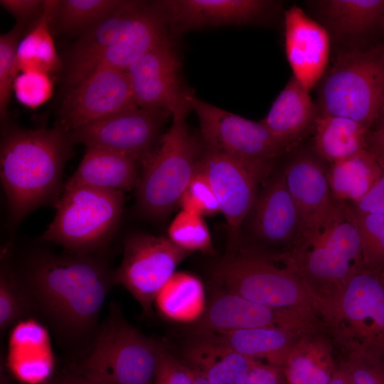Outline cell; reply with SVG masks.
<instances>
[{
  "label": "cell",
  "instance_id": "cell-28",
  "mask_svg": "<svg viewBox=\"0 0 384 384\" xmlns=\"http://www.w3.org/2000/svg\"><path fill=\"white\" fill-rule=\"evenodd\" d=\"M383 171L368 149L331 164L326 176L332 198L338 203H356L375 184Z\"/></svg>",
  "mask_w": 384,
  "mask_h": 384
},
{
  "label": "cell",
  "instance_id": "cell-41",
  "mask_svg": "<svg viewBox=\"0 0 384 384\" xmlns=\"http://www.w3.org/2000/svg\"><path fill=\"white\" fill-rule=\"evenodd\" d=\"M352 384H384V363L371 353L353 354L345 366Z\"/></svg>",
  "mask_w": 384,
  "mask_h": 384
},
{
  "label": "cell",
  "instance_id": "cell-45",
  "mask_svg": "<svg viewBox=\"0 0 384 384\" xmlns=\"http://www.w3.org/2000/svg\"><path fill=\"white\" fill-rule=\"evenodd\" d=\"M244 384H284L282 368L258 361L250 370Z\"/></svg>",
  "mask_w": 384,
  "mask_h": 384
},
{
  "label": "cell",
  "instance_id": "cell-32",
  "mask_svg": "<svg viewBox=\"0 0 384 384\" xmlns=\"http://www.w3.org/2000/svg\"><path fill=\"white\" fill-rule=\"evenodd\" d=\"M282 370L284 384H329L335 371L329 347L308 338L294 343Z\"/></svg>",
  "mask_w": 384,
  "mask_h": 384
},
{
  "label": "cell",
  "instance_id": "cell-16",
  "mask_svg": "<svg viewBox=\"0 0 384 384\" xmlns=\"http://www.w3.org/2000/svg\"><path fill=\"white\" fill-rule=\"evenodd\" d=\"M164 19L173 40L187 31L242 25L259 19L274 3L265 0H164L151 2Z\"/></svg>",
  "mask_w": 384,
  "mask_h": 384
},
{
  "label": "cell",
  "instance_id": "cell-19",
  "mask_svg": "<svg viewBox=\"0 0 384 384\" xmlns=\"http://www.w3.org/2000/svg\"><path fill=\"white\" fill-rule=\"evenodd\" d=\"M250 229L260 241L292 246L302 224L296 204L287 187L283 170L267 181L251 209Z\"/></svg>",
  "mask_w": 384,
  "mask_h": 384
},
{
  "label": "cell",
  "instance_id": "cell-43",
  "mask_svg": "<svg viewBox=\"0 0 384 384\" xmlns=\"http://www.w3.org/2000/svg\"><path fill=\"white\" fill-rule=\"evenodd\" d=\"M351 206L358 213L384 215V171L368 192L361 200Z\"/></svg>",
  "mask_w": 384,
  "mask_h": 384
},
{
  "label": "cell",
  "instance_id": "cell-51",
  "mask_svg": "<svg viewBox=\"0 0 384 384\" xmlns=\"http://www.w3.org/2000/svg\"><path fill=\"white\" fill-rule=\"evenodd\" d=\"M47 384H71V383H70L68 378H66L65 380L63 381L50 383H47Z\"/></svg>",
  "mask_w": 384,
  "mask_h": 384
},
{
  "label": "cell",
  "instance_id": "cell-24",
  "mask_svg": "<svg viewBox=\"0 0 384 384\" xmlns=\"http://www.w3.org/2000/svg\"><path fill=\"white\" fill-rule=\"evenodd\" d=\"M141 170V164L129 156L104 149L86 147L78 167L63 188L130 190L136 187Z\"/></svg>",
  "mask_w": 384,
  "mask_h": 384
},
{
  "label": "cell",
  "instance_id": "cell-50",
  "mask_svg": "<svg viewBox=\"0 0 384 384\" xmlns=\"http://www.w3.org/2000/svg\"><path fill=\"white\" fill-rule=\"evenodd\" d=\"M378 122V127L377 129L384 132V102L380 110L376 120Z\"/></svg>",
  "mask_w": 384,
  "mask_h": 384
},
{
  "label": "cell",
  "instance_id": "cell-12",
  "mask_svg": "<svg viewBox=\"0 0 384 384\" xmlns=\"http://www.w3.org/2000/svg\"><path fill=\"white\" fill-rule=\"evenodd\" d=\"M171 113L139 107L90 123L69 133L73 144L96 147L129 156L142 167L157 146Z\"/></svg>",
  "mask_w": 384,
  "mask_h": 384
},
{
  "label": "cell",
  "instance_id": "cell-31",
  "mask_svg": "<svg viewBox=\"0 0 384 384\" xmlns=\"http://www.w3.org/2000/svg\"><path fill=\"white\" fill-rule=\"evenodd\" d=\"M154 304L169 320L180 323L198 321L206 309L203 284L191 273L175 272L158 292Z\"/></svg>",
  "mask_w": 384,
  "mask_h": 384
},
{
  "label": "cell",
  "instance_id": "cell-9",
  "mask_svg": "<svg viewBox=\"0 0 384 384\" xmlns=\"http://www.w3.org/2000/svg\"><path fill=\"white\" fill-rule=\"evenodd\" d=\"M318 100L319 114L348 118L369 129L384 102V49L339 55L322 78Z\"/></svg>",
  "mask_w": 384,
  "mask_h": 384
},
{
  "label": "cell",
  "instance_id": "cell-13",
  "mask_svg": "<svg viewBox=\"0 0 384 384\" xmlns=\"http://www.w3.org/2000/svg\"><path fill=\"white\" fill-rule=\"evenodd\" d=\"M180 60L169 38L134 62L126 70L139 107L164 110L172 117H186L191 110V90L184 85Z\"/></svg>",
  "mask_w": 384,
  "mask_h": 384
},
{
  "label": "cell",
  "instance_id": "cell-47",
  "mask_svg": "<svg viewBox=\"0 0 384 384\" xmlns=\"http://www.w3.org/2000/svg\"><path fill=\"white\" fill-rule=\"evenodd\" d=\"M329 384H352L346 367L335 370Z\"/></svg>",
  "mask_w": 384,
  "mask_h": 384
},
{
  "label": "cell",
  "instance_id": "cell-40",
  "mask_svg": "<svg viewBox=\"0 0 384 384\" xmlns=\"http://www.w3.org/2000/svg\"><path fill=\"white\" fill-rule=\"evenodd\" d=\"M18 101L29 108L46 102L53 94V82L48 73L27 71L18 74L13 85Z\"/></svg>",
  "mask_w": 384,
  "mask_h": 384
},
{
  "label": "cell",
  "instance_id": "cell-30",
  "mask_svg": "<svg viewBox=\"0 0 384 384\" xmlns=\"http://www.w3.org/2000/svg\"><path fill=\"white\" fill-rule=\"evenodd\" d=\"M60 1H44L37 21L17 48L18 72L36 71L50 73L60 67L50 27Z\"/></svg>",
  "mask_w": 384,
  "mask_h": 384
},
{
  "label": "cell",
  "instance_id": "cell-52",
  "mask_svg": "<svg viewBox=\"0 0 384 384\" xmlns=\"http://www.w3.org/2000/svg\"><path fill=\"white\" fill-rule=\"evenodd\" d=\"M376 159V158H375ZM382 169L384 171V159H377Z\"/></svg>",
  "mask_w": 384,
  "mask_h": 384
},
{
  "label": "cell",
  "instance_id": "cell-49",
  "mask_svg": "<svg viewBox=\"0 0 384 384\" xmlns=\"http://www.w3.org/2000/svg\"><path fill=\"white\" fill-rule=\"evenodd\" d=\"M68 378L71 384H98V383L90 381L79 375H71V376L68 377Z\"/></svg>",
  "mask_w": 384,
  "mask_h": 384
},
{
  "label": "cell",
  "instance_id": "cell-7",
  "mask_svg": "<svg viewBox=\"0 0 384 384\" xmlns=\"http://www.w3.org/2000/svg\"><path fill=\"white\" fill-rule=\"evenodd\" d=\"M330 296L316 294L320 311L353 354H384V283L378 273L361 270Z\"/></svg>",
  "mask_w": 384,
  "mask_h": 384
},
{
  "label": "cell",
  "instance_id": "cell-15",
  "mask_svg": "<svg viewBox=\"0 0 384 384\" xmlns=\"http://www.w3.org/2000/svg\"><path fill=\"white\" fill-rule=\"evenodd\" d=\"M197 169L208 180L228 229L230 247L236 245L244 220L258 195L259 185L267 176L226 155L206 149Z\"/></svg>",
  "mask_w": 384,
  "mask_h": 384
},
{
  "label": "cell",
  "instance_id": "cell-39",
  "mask_svg": "<svg viewBox=\"0 0 384 384\" xmlns=\"http://www.w3.org/2000/svg\"><path fill=\"white\" fill-rule=\"evenodd\" d=\"M178 206L181 210L203 217L220 213L218 201L208 180L198 169L184 190Z\"/></svg>",
  "mask_w": 384,
  "mask_h": 384
},
{
  "label": "cell",
  "instance_id": "cell-3",
  "mask_svg": "<svg viewBox=\"0 0 384 384\" xmlns=\"http://www.w3.org/2000/svg\"><path fill=\"white\" fill-rule=\"evenodd\" d=\"M276 258L313 291L319 285L331 293L363 270L361 243L351 205L336 201L320 223L303 230L289 250Z\"/></svg>",
  "mask_w": 384,
  "mask_h": 384
},
{
  "label": "cell",
  "instance_id": "cell-20",
  "mask_svg": "<svg viewBox=\"0 0 384 384\" xmlns=\"http://www.w3.org/2000/svg\"><path fill=\"white\" fill-rule=\"evenodd\" d=\"M151 4L148 3L140 19L122 38L66 74L68 83L74 87L100 69L127 70L146 52L171 38L164 19Z\"/></svg>",
  "mask_w": 384,
  "mask_h": 384
},
{
  "label": "cell",
  "instance_id": "cell-46",
  "mask_svg": "<svg viewBox=\"0 0 384 384\" xmlns=\"http://www.w3.org/2000/svg\"><path fill=\"white\" fill-rule=\"evenodd\" d=\"M368 149L376 159H384V132L376 129L368 133Z\"/></svg>",
  "mask_w": 384,
  "mask_h": 384
},
{
  "label": "cell",
  "instance_id": "cell-18",
  "mask_svg": "<svg viewBox=\"0 0 384 384\" xmlns=\"http://www.w3.org/2000/svg\"><path fill=\"white\" fill-rule=\"evenodd\" d=\"M285 50L294 77L309 91L323 78L330 42L326 29L296 5L284 12Z\"/></svg>",
  "mask_w": 384,
  "mask_h": 384
},
{
  "label": "cell",
  "instance_id": "cell-23",
  "mask_svg": "<svg viewBox=\"0 0 384 384\" xmlns=\"http://www.w3.org/2000/svg\"><path fill=\"white\" fill-rule=\"evenodd\" d=\"M53 363L46 329L33 320L19 322L9 338L8 365L14 375L26 384H43Z\"/></svg>",
  "mask_w": 384,
  "mask_h": 384
},
{
  "label": "cell",
  "instance_id": "cell-26",
  "mask_svg": "<svg viewBox=\"0 0 384 384\" xmlns=\"http://www.w3.org/2000/svg\"><path fill=\"white\" fill-rule=\"evenodd\" d=\"M147 4L128 1L122 9L82 33L69 55L66 74L122 38L140 19Z\"/></svg>",
  "mask_w": 384,
  "mask_h": 384
},
{
  "label": "cell",
  "instance_id": "cell-8",
  "mask_svg": "<svg viewBox=\"0 0 384 384\" xmlns=\"http://www.w3.org/2000/svg\"><path fill=\"white\" fill-rule=\"evenodd\" d=\"M110 312L84 353L79 375L98 384H154L161 346L117 309Z\"/></svg>",
  "mask_w": 384,
  "mask_h": 384
},
{
  "label": "cell",
  "instance_id": "cell-4",
  "mask_svg": "<svg viewBox=\"0 0 384 384\" xmlns=\"http://www.w3.org/2000/svg\"><path fill=\"white\" fill-rule=\"evenodd\" d=\"M186 118L172 117L171 125L142 165L135 187L137 207L151 220L164 219L178 206L196 171L201 154Z\"/></svg>",
  "mask_w": 384,
  "mask_h": 384
},
{
  "label": "cell",
  "instance_id": "cell-14",
  "mask_svg": "<svg viewBox=\"0 0 384 384\" xmlns=\"http://www.w3.org/2000/svg\"><path fill=\"white\" fill-rule=\"evenodd\" d=\"M137 107L127 71L100 69L73 87L60 107L55 126L70 133Z\"/></svg>",
  "mask_w": 384,
  "mask_h": 384
},
{
  "label": "cell",
  "instance_id": "cell-38",
  "mask_svg": "<svg viewBox=\"0 0 384 384\" xmlns=\"http://www.w3.org/2000/svg\"><path fill=\"white\" fill-rule=\"evenodd\" d=\"M28 309L11 268L1 267L0 276V329L6 331Z\"/></svg>",
  "mask_w": 384,
  "mask_h": 384
},
{
  "label": "cell",
  "instance_id": "cell-44",
  "mask_svg": "<svg viewBox=\"0 0 384 384\" xmlns=\"http://www.w3.org/2000/svg\"><path fill=\"white\" fill-rule=\"evenodd\" d=\"M41 0H1L0 4L15 17L17 23L25 26L31 19L38 16L43 9Z\"/></svg>",
  "mask_w": 384,
  "mask_h": 384
},
{
  "label": "cell",
  "instance_id": "cell-22",
  "mask_svg": "<svg viewBox=\"0 0 384 384\" xmlns=\"http://www.w3.org/2000/svg\"><path fill=\"white\" fill-rule=\"evenodd\" d=\"M318 115L309 91L293 76L261 122L288 152L314 132Z\"/></svg>",
  "mask_w": 384,
  "mask_h": 384
},
{
  "label": "cell",
  "instance_id": "cell-42",
  "mask_svg": "<svg viewBox=\"0 0 384 384\" xmlns=\"http://www.w3.org/2000/svg\"><path fill=\"white\" fill-rule=\"evenodd\" d=\"M154 384H193L191 369L161 346Z\"/></svg>",
  "mask_w": 384,
  "mask_h": 384
},
{
  "label": "cell",
  "instance_id": "cell-35",
  "mask_svg": "<svg viewBox=\"0 0 384 384\" xmlns=\"http://www.w3.org/2000/svg\"><path fill=\"white\" fill-rule=\"evenodd\" d=\"M167 233L171 242L189 253L213 252L209 229L200 215L181 210L171 221Z\"/></svg>",
  "mask_w": 384,
  "mask_h": 384
},
{
  "label": "cell",
  "instance_id": "cell-33",
  "mask_svg": "<svg viewBox=\"0 0 384 384\" xmlns=\"http://www.w3.org/2000/svg\"><path fill=\"white\" fill-rule=\"evenodd\" d=\"M317 4L331 27L346 36L363 33L384 11V0H324Z\"/></svg>",
  "mask_w": 384,
  "mask_h": 384
},
{
  "label": "cell",
  "instance_id": "cell-5",
  "mask_svg": "<svg viewBox=\"0 0 384 384\" xmlns=\"http://www.w3.org/2000/svg\"><path fill=\"white\" fill-rule=\"evenodd\" d=\"M123 191L63 188L53 221L41 236L70 253L96 254L110 242L123 212Z\"/></svg>",
  "mask_w": 384,
  "mask_h": 384
},
{
  "label": "cell",
  "instance_id": "cell-17",
  "mask_svg": "<svg viewBox=\"0 0 384 384\" xmlns=\"http://www.w3.org/2000/svg\"><path fill=\"white\" fill-rule=\"evenodd\" d=\"M198 321L200 335L260 326L302 327L303 319L285 310L270 308L220 288Z\"/></svg>",
  "mask_w": 384,
  "mask_h": 384
},
{
  "label": "cell",
  "instance_id": "cell-11",
  "mask_svg": "<svg viewBox=\"0 0 384 384\" xmlns=\"http://www.w3.org/2000/svg\"><path fill=\"white\" fill-rule=\"evenodd\" d=\"M189 254L168 238L133 233L124 241L122 262L113 272L114 284L123 286L149 312L159 290Z\"/></svg>",
  "mask_w": 384,
  "mask_h": 384
},
{
  "label": "cell",
  "instance_id": "cell-53",
  "mask_svg": "<svg viewBox=\"0 0 384 384\" xmlns=\"http://www.w3.org/2000/svg\"><path fill=\"white\" fill-rule=\"evenodd\" d=\"M378 274H380V277H381V279H382V280H383V282L384 283V272L378 273Z\"/></svg>",
  "mask_w": 384,
  "mask_h": 384
},
{
  "label": "cell",
  "instance_id": "cell-6",
  "mask_svg": "<svg viewBox=\"0 0 384 384\" xmlns=\"http://www.w3.org/2000/svg\"><path fill=\"white\" fill-rule=\"evenodd\" d=\"M211 275L221 289L255 303L303 318L316 309V293L296 272L271 257L252 252L226 255L214 264Z\"/></svg>",
  "mask_w": 384,
  "mask_h": 384
},
{
  "label": "cell",
  "instance_id": "cell-1",
  "mask_svg": "<svg viewBox=\"0 0 384 384\" xmlns=\"http://www.w3.org/2000/svg\"><path fill=\"white\" fill-rule=\"evenodd\" d=\"M28 312L41 317L63 343L90 346L113 272L95 254L32 255L13 270Z\"/></svg>",
  "mask_w": 384,
  "mask_h": 384
},
{
  "label": "cell",
  "instance_id": "cell-37",
  "mask_svg": "<svg viewBox=\"0 0 384 384\" xmlns=\"http://www.w3.org/2000/svg\"><path fill=\"white\" fill-rule=\"evenodd\" d=\"M24 26L16 25L0 36V117L1 122L7 117L8 107L17 70V48Z\"/></svg>",
  "mask_w": 384,
  "mask_h": 384
},
{
  "label": "cell",
  "instance_id": "cell-10",
  "mask_svg": "<svg viewBox=\"0 0 384 384\" xmlns=\"http://www.w3.org/2000/svg\"><path fill=\"white\" fill-rule=\"evenodd\" d=\"M188 99L191 109L198 116L207 149L233 158L267 177L274 161L287 152L261 121L228 112L192 92Z\"/></svg>",
  "mask_w": 384,
  "mask_h": 384
},
{
  "label": "cell",
  "instance_id": "cell-27",
  "mask_svg": "<svg viewBox=\"0 0 384 384\" xmlns=\"http://www.w3.org/2000/svg\"><path fill=\"white\" fill-rule=\"evenodd\" d=\"M292 330L260 326L206 335L213 336L245 356L255 360L264 358L268 363L282 368L295 343Z\"/></svg>",
  "mask_w": 384,
  "mask_h": 384
},
{
  "label": "cell",
  "instance_id": "cell-34",
  "mask_svg": "<svg viewBox=\"0 0 384 384\" xmlns=\"http://www.w3.org/2000/svg\"><path fill=\"white\" fill-rule=\"evenodd\" d=\"M124 0L60 1L55 19L61 31L83 33L122 9Z\"/></svg>",
  "mask_w": 384,
  "mask_h": 384
},
{
  "label": "cell",
  "instance_id": "cell-25",
  "mask_svg": "<svg viewBox=\"0 0 384 384\" xmlns=\"http://www.w3.org/2000/svg\"><path fill=\"white\" fill-rule=\"evenodd\" d=\"M191 344L186 352L191 368L210 384H244L258 361L245 356L210 335Z\"/></svg>",
  "mask_w": 384,
  "mask_h": 384
},
{
  "label": "cell",
  "instance_id": "cell-36",
  "mask_svg": "<svg viewBox=\"0 0 384 384\" xmlns=\"http://www.w3.org/2000/svg\"><path fill=\"white\" fill-rule=\"evenodd\" d=\"M352 210L360 236L364 270L375 273L384 272V215L361 214Z\"/></svg>",
  "mask_w": 384,
  "mask_h": 384
},
{
  "label": "cell",
  "instance_id": "cell-2",
  "mask_svg": "<svg viewBox=\"0 0 384 384\" xmlns=\"http://www.w3.org/2000/svg\"><path fill=\"white\" fill-rule=\"evenodd\" d=\"M73 144L69 133L56 126L6 132L1 142L0 175L12 225L41 206H56Z\"/></svg>",
  "mask_w": 384,
  "mask_h": 384
},
{
  "label": "cell",
  "instance_id": "cell-21",
  "mask_svg": "<svg viewBox=\"0 0 384 384\" xmlns=\"http://www.w3.org/2000/svg\"><path fill=\"white\" fill-rule=\"evenodd\" d=\"M282 170L299 212L302 233L320 223L335 205L326 169L315 157L301 154L293 157Z\"/></svg>",
  "mask_w": 384,
  "mask_h": 384
},
{
  "label": "cell",
  "instance_id": "cell-29",
  "mask_svg": "<svg viewBox=\"0 0 384 384\" xmlns=\"http://www.w3.org/2000/svg\"><path fill=\"white\" fill-rule=\"evenodd\" d=\"M368 129L348 118L318 115L314 129V149L330 164L368 149Z\"/></svg>",
  "mask_w": 384,
  "mask_h": 384
},
{
  "label": "cell",
  "instance_id": "cell-48",
  "mask_svg": "<svg viewBox=\"0 0 384 384\" xmlns=\"http://www.w3.org/2000/svg\"><path fill=\"white\" fill-rule=\"evenodd\" d=\"M191 368V367H190ZM193 384H210L199 372L191 368Z\"/></svg>",
  "mask_w": 384,
  "mask_h": 384
}]
</instances>
